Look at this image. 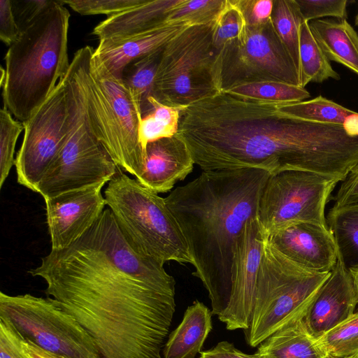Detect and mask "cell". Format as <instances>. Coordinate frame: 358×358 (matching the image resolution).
I'll list each match as a JSON object with an SVG mask.
<instances>
[{
    "mask_svg": "<svg viewBox=\"0 0 358 358\" xmlns=\"http://www.w3.org/2000/svg\"><path fill=\"white\" fill-rule=\"evenodd\" d=\"M53 0H22L11 1L12 9L20 31L29 26Z\"/></svg>",
    "mask_w": 358,
    "mask_h": 358,
    "instance_id": "cell-38",
    "label": "cell"
},
{
    "mask_svg": "<svg viewBox=\"0 0 358 358\" xmlns=\"http://www.w3.org/2000/svg\"><path fill=\"white\" fill-rule=\"evenodd\" d=\"M299 86L303 88L311 82L322 83L330 78L341 79L316 42L307 22L299 29Z\"/></svg>",
    "mask_w": 358,
    "mask_h": 358,
    "instance_id": "cell-26",
    "label": "cell"
},
{
    "mask_svg": "<svg viewBox=\"0 0 358 358\" xmlns=\"http://www.w3.org/2000/svg\"><path fill=\"white\" fill-rule=\"evenodd\" d=\"M327 58L358 75V34L347 20L320 19L308 22Z\"/></svg>",
    "mask_w": 358,
    "mask_h": 358,
    "instance_id": "cell-23",
    "label": "cell"
},
{
    "mask_svg": "<svg viewBox=\"0 0 358 358\" xmlns=\"http://www.w3.org/2000/svg\"><path fill=\"white\" fill-rule=\"evenodd\" d=\"M357 305L353 276L338 259L308 306L304 322L310 334L319 339L353 315Z\"/></svg>",
    "mask_w": 358,
    "mask_h": 358,
    "instance_id": "cell-16",
    "label": "cell"
},
{
    "mask_svg": "<svg viewBox=\"0 0 358 358\" xmlns=\"http://www.w3.org/2000/svg\"><path fill=\"white\" fill-rule=\"evenodd\" d=\"M0 358H28L22 348V337L2 318H0Z\"/></svg>",
    "mask_w": 358,
    "mask_h": 358,
    "instance_id": "cell-39",
    "label": "cell"
},
{
    "mask_svg": "<svg viewBox=\"0 0 358 358\" xmlns=\"http://www.w3.org/2000/svg\"><path fill=\"white\" fill-rule=\"evenodd\" d=\"M22 348L28 358H69L48 352L22 338Z\"/></svg>",
    "mask_w": 358,
    "mask_h": 358,
    "instance_id": "cell-43",
    "label": "cell"
},
{
    "mask_svg": "<svg viewBox=\"0 0 358 358\" xmlns=\"http://www.w3.org/2000/svg\"><path fill=\"white\" fill-rule=\"evenodd\" d=\"M227 3V0H181L171 9L166 23L195 26L214 22Z\"/></svg>",
    "mask_w": 358,
    "mask_h": 358,
    "instance_id": "cell-32",
    "label": "cell"
},
{
    "mask_svg": "<svg viewBox=\"0 0 358 358\" xmlns=\"http://www.w3.org/2000/svg\"><path fill=\"white\" fill-rule=\"evenodd\" d=\"M106 204L139 254L164 264H190L187 244L165 199L118 169L104 190Z\"/></svg>",
    "mask_w": 358,
    "mask_h": 358,
    "instance_id": "cell-6",
    "label": "cell"
},
{
    "mask_svg": "<svg viewBox=\"0 0 358 358\" xmlns=\"http://www.w3.org/2000/svg\"><path fill=\"white\" fill-rule=\"evenodd\" d=\"M271 22L299 72V29L305 22L295 0H274Z\"/></svg>",
    "mask_w": 358,
    "mask_h": 358,
    "instance_id": "cell-28",
    "label": "cell"
},
{
    "mask_svg": "<svg viewBox=\"0 0 358 358\" xmlns=\"http://www.w3.org/2000/svg\"><path fill=\"white\" fill-rule=\"evenodd\" d=\"M355 24L358 27V11H357V15L355 16Z\"/></svg>",
    "mask_w": 358,
    "mask_h": 358,
    "instance_id": "cell-45",
    "label": "cell"
},
{
    "mask_svg": "<svg viewBox=\"0 0 358 358\" xmlns=\"http://www.w3.org/2000/svg\"><path fill=\"white\" fill-rule=\"evenodd\" d=\"M0 318L22 338L48 352L69 358H102L88 332L51 297L1 292Z\"/></svg>",
    "mask_w": 358,
    "mask_h": 358,
    "instance_id": "cell-10",
    "label": "cell"
},
{
    "mask_svg": "<svg viewBox=\"0 0 358 358\" xmlns=\"http://www.w3.org/2000/svg\"><path fill=\"white\" fill-rule=\"evenodd\" d=\"M194 164L187 143L178 133L146 145L143 169L136 179L155 193H166L185 180Z\"/></svg>",
    "mask_w": 358,
    "mask_h": 358,
    "instance_id": "cell-18",
    "label": "cell"
},
{
    "mask_svg": "<svg viewBox=\"0 0 358 358\" xmlns=\"http://www.w3.org/2000/svg\"><path fill=\"white\" fill-rule=\"evenodd\" d=\"M278 105L221 92L183 108L178 133L202 171H301L344 180L358 163V131L300 120Z\"/></svg>",
    "mask_w": 358,
    "mask_h": 358,
    "instance_id": "cell-2",
    "label": "cell"
},
{
    "mask_svg": "<svg viewBox=\"0 0 358 358\" xmlns=\"http://www.w3.org/2000/svg\"><path fill=\"white\" fill-rule=\"evenodd\" d=\"M329 357H358V312L318 339Z\"/></svg>",
    "mask_w": 358,
    "mask_h": 358,
    "instance_id": "cell-31",
    "label": "cell"
},
{
    "mask_svg": "<svg viewBox=\"0 0 358 358\" xmlns=\"http://www.w3.org/2000/svg\"><path fill=\"white\" fill-rule=\"evenodd\" d=\"M266 237L278 250L307 270L329 273L337 263L336 244L327 227L299 223Z\"/></svg>",
    "mask_w": 358,
    "mask_h": 358,
    "instance_id": "cell-17",
    "label": "cell"
},
{
    "mask_svg": "<svg viewBox=\"0 0 358 358\" xmlns=\"http://www.w3.org/2000/svg\"><path fill=\"white\" fill-rule=\"evenodd\" d=\"M149 102L152 108L142 116L139 129L140 140L145 151L148 143L178 134L183 109L164 105L154 97H150Z\"/></svg>",
    "mask_w": 358,
    "mask_h": 358,
    "instance_id": "cell-29",
    "label": "cell"
},
{
    "mask_svg": "<svg viewBox=\"0 0 358 358\" xmlns=\"http://www.w3.org/2000/svg\"><path fill=\"white\" fill-rule=\"evenodd\" d=\"M64 81L69 132L62 150L36 187V192L44 200L108 183L119 169L91 129L76 67H69Z\"/></svg>",
    "mask_w": 358,
    "mask_h": 358,
    "instance_id": "cell-8",
    "label": "cell"
},
{
    "mask_svg": "<svg viewBox=\"0 0 358 358\" xmlns=\"http://www.w3.org/2000/svg\"><path fill=\"white\" fill-rule=\"evenodd\" d=\"M334 200V207L358 206V163L342 181Z\"/></svg>",
    "mask_w": 358,
    "mask_h": 358,
    "instance_id": "cell-40",
    "label": "cell"
},
{
    "mask_svg": "<svg viewBox=\"0 0 358 358\" xmlns=\"http://www.w3.org/2000/svg\"><path fill=\"white\" fill-rule=\"evenodd\" d=\"M62 0L52 1L20 32L1 66L3 106L25 122L44 103L66 74L70 13Z\"/></svg>",
    "mask_w": 358,
    "mask_h": 358,
    "instance_id": "cell-4",
    "label": "cell"
},
{
    "mask_svg": "<svg viewBox=\"0 0 358 358\" xmlns=\"http://www.w3.org/2000/svg\"><path fill=\"white\" fill-rule=\"evenodd\" d=\"M358 292V271L352 273ZM358 312V311H357Z\"/></svg>",
    "mask_w": 358,
    "mask_h": 358,
    "instance_id": "cell-44",
    "label": "cell"
},
{
    "mask_svg": "<svg viewBox=\"0 0 358 358\" xmlns=\"http://www.w3.org/2000/svg\"><path fill=\"white\" fill-rule=\"evenodd\" d=\"M228 92L236 96L261 101L289 103L310 97L303 87L280 82H259L236 86Z\"/></svg>",
    "mask_w": 358,
    "mask_h": 358,
    "instance_id": "cell-30",
    "label": "cell"
},
{
    "mask_svg": "<svg viewBox=\"0 0 358 358\" xmlns=\"http://www.w3.org/2000/svg\"><path fill=\"white\" fill-rule=\"evenodd\" d=\"M274 0H234L248 27L266 24L271 20Z\"/></svg>",
    "mask_w": 358,
    "mask_h": 358,
    "instance_id": "cell-37",
    "label": "cell"
},
{
    "mask_svg": "<svg viewBox=\"0 0 358 358\" xmlns=\"http://www.w3.org/2000/svg\"><path fill=\"white\" fill-rule=\"evenodd\" d=\"M338 259L352 273L358 271V206L332 207L326 218Z\"/></svg>",
    "mask_w": 358,
    "mask_h": 358,
    "instance_id": "cell-24",
    "label": "cell"
},
{
    "mask_svg": "<svg viewBox=\"0 0 358 358\" xmlns=\"http://www.w3.org/2000/svg\"><path fill=\"white\" fill-rule=\"evenodd\" d=\"M163 48L130 63L122 73V80L137 103L141 116L152 108L149 99L154 97L155 80Z\"/></svg>",
    "mask_w": 358,
    "mask_h": 358,
    "instance_id": "cell-25",
    "label": "cell"
},
{
    "mask_svg": "<svg viewBox=\"0 0 358 358\" xmlns=\"http://www.w3.org/2000/svg\"><path fill=\"white\" fill-rule=\"evenodd\" d=\"M20 31L13 15L11 1H0V39L11 45L19 37Z\"/></svg>",
    "mask_w": 358,
    "mask_h": 358,
    "instance_id": "cell-41",
    "label": "cell"
},
{
    "mask_svg": "<svg viewBox=\"0 0 358 358\" xmlns=\"http://www.w3.org/2000/svg\"><path fill=\"white\" fill-rule=\"evenodd\" d=\"M303 19L309 22L325 17L346 20L347 0H295Z\"/></svg>",
    "mask_w": 358,
    "mask_h": 358,
    "instance_id": "cell-36",
    "label": "cell"
},
{
    "mask_svg": "<svg viewBox=\"0 0 358 358\" xmlns=\"http://www.w3.org/2000/svg\"><path fill=\"white\" fill-rule=\"evenodd\" d=\"M212 315L199 301L188 306L180 324L169 334L162 358H195L213 329Z\"/></svg>",
    "mask_w": 358,
    "mask_h": 358,
    "instance_id": "cell-22",
    "label": "cell"
},
{
    "mask_svg": "<svg viewBox=\"0 0 358 358\" xmlns=\"http://www.w3.org/2000/svg\"><path fill=\"white\" fill-rule=\"evenodd\" d=\"M105 184H96L45 200L52 250L69 247L99 219L106 206L101 193Z\"/></svg>",
    "mask_w": 358,
    "mask_h": 358,
    "instance_id": "cell-15",
    "label": "cell"
},
{
    "mask_svg": "<svg viewBox=\"0 0 358 358\" xmlns=\"http://www.w3.org/2000/svg\"><path fill=\"white\" fill-rule=\"evenodd\" d=\"M213 25L187 27L164 46L155 80L159 102L185 108L222 92Z\"/></svg>",
    "mask_w": 358,
    "mask_h": 358,
    "instance_id": "cell-9",
    "label": "cell"
},
{
    "mask_svg": "<svg viewBox=\"0 0 358 358\" xmlns=\"http://www.w3.org/2000/svg\"><path fill=\"white\" fill-rule=\"evenodd\" d=\"M28 273L72 315L102 358H162L176 311V280L135 251L110 210L67 248L51 250Z\"/></svg>",
    "mask_w": 358,
    "mask_h": 358,
    "instance_id": "cell-1",
    "label": "cell"
},
{
    "mask_svg": "<svg viewBox=\"0 0 358 358\" xmlns=\"http://www.w3.org/2000/svg\"><path fill=\"white\" fill-rule=\"evenodd\" d=\"M22 130H24V123L13 118L3 106L0 110V188L15 165V145Z\"/></svg>",
    "mask_w": 358,
    "mask_h": 358,
    "instance_id": "cell-33",
    "label": "cell"
},
{
    "mask_svg": "<svg viewBox=\"0 0 358 358\" xmlns=\"http://www.w3.org/2000/svg\"><path fill=\"white\" fill-rule=\"evenodd\" d=\"M219 76L222 92L259 82L299 86L297 69L275 32L271 19L262 26H247L242 38L220 50Z\"/></svg>",
    "mask_w": 358,
    "mask_h": 358,
    "instance_id": "cell-12",
    "label": "cell"
},
{
    "mask_svg": "<svg viewBox=\"0 0 358 358\" xmlns=\"http://www.w3.org/2000/svg\"><path fill=\"white\" fill-rule=\"evenodd\" d=\"M301 315L272 334L259 345L257 358H327V352L309 332Z\"/></svg>",
    "mask_w": 358,
    "mask_h": 358,
    "instance_id": "cell-21",
    "label": "cell"
},
{
    "mask_svg": "<svg viewBox=\"0 0 358 358\" xmlns=\"http://www.w3.org/2000/svg\"><path fill=\"white\" fill-rule=\"evenodd\" d=\"M269 176L259 169L202 171L164 198L187 244L192 275L208 293L213 315L229 305L235 247L246 223L257 217Z\"/></svg>",
    "mask_w": 358,
    "mask_h": 358,
    "instance_id": "cell-3",
    "label": "cell"
},
{
    "mask_svg": "<svg viewBox=\"0 0 358 358\" xmlns=\"http://www.w3.org/2000/svg\"><path fill=\"white\" fill-rule=\"evenodd\" d=\"M199 358H257L255 354H246L229 341L219 342L213 348L201 351Z\"/></svg>",
    "mask_w": 358,
    "mask_h": 358,
    "instance_id": "cell-42",
    "label": "cell"
},
{
    "mask_svg": "<svg viewBox=\"0 0 358 358\" xmlns=\"http://www.w3.org/2000/svg\"><path fill=\"white\" fill-rule=\"evenodd\" d=\"M187 25L164 23L152 29L119 40L99 41L94 55L115 77L122 79L127 65L162 48Z\"/></svg>",
    "mask_w": 358,
    "mask_h": 358,
    "instance_id": "cell-19",
    "label": "cell"
},
{
    "mask_svg": "<svg viewBox=\"0 0 358 358\" xmlns=\"http://www.w3.org/2000/svg\"><path fill=\"white\" fill-rule=\"evenodd\" d=\"M278 108L300 120L329 124H344L356 113L320 95L308 101L278 103Z\"/></svg>",
    "mask_w": 358,
    "mask_h": 358,
    "instance_id": "cell-27",
    "label": "cell"
},
{
    "mask_svg": "<svg viewBox=\"0 0 358 358\" xmlns=\"http://www.w3.org/2000/svg\"><path fill=\"white\" fill-rule=\"evenodd\" d=\"M327 358H334V357H327ZM354 358H357V357H354Z\"/></svg>",
    "mask_w": 358,
    "mask_h": 358,
    "instance_id": "cell-46",
    "label": "cell"
},
{
    "mask_svg": "<svg viewBox=\"0 0 358 358\" xmlns=\"http://www.w3.org/2000/svg\"><path fill=\"white\" fill-rule=\"evenodd\" d=\"M358 358V357H357Z\"/></svg>",
    "mask_w": 358,
    "mask_h": 358,
    "instance_id": "cell-47",
    "label": "cell"
},
{
    "mask_svg": "<svg viewBox=\"0 0 358 358\" xmlns=\"http://www.w3.org/2000/svg\"><path fill=\"white\" fill-rule=\"evenodd\" d=\"M329 273L307 270L285 256L265 239L247 343L257 347L272 334L305 315Z\"/></svg>",
    "mask_w": 358,
    "mask_h": 358,
    "instance_id": "cell-7",
    "label": "cell"
},
{
    "mask_svg": "<svg viewBox=\"0 0 358 358\" xmlns=\"http://www.w3.org/2000/svg\"><path fill=\"white\" fill-rule=\"evenodd\" d=\"M266 236L257 217L250 220L235 247L230 301L218 319L228 330H247L250 326L259 264Z\"/></svg>",
    "mask_w": 358,
    "mask_h": 358,
    "instance_id": "cell-14",
    "label": "cell"
},
{
    "mask_svg": "<svg viewBox=\"0 0 358 358\" xmlns=\"http://www.w3.org/2000/svg\"><path fill=\"white\" fill-rule=\"evenodd\" d=\"M24 124L23 140L15 159L17 180L36 192L38 184L62 150L69 132L64 78Z\"/></svg>",
    "mask_w": 358,
    "mask_h": 358,
    "instance_id": "cell-13",
    "label": "cell"
},
{
    "mask_svg": "<svg viewBox=\"0 0 358 358\" xmlns=\"http://www.w3.org/2000/svg\"><path fill=\"white\" fill-rule=\"evenodd\" d=\"M85 46L74 55L91 129L117 167L138 178L145 160L140 140L141 113L121 78L113 76Z\"/></svg>",
    "mask_w": 358,
    "mask_h": 358,
    "instance_id": "cell-5",
    "label": "cell"
},
{
    "mask_svg": "<svg viewBox=\"0 0 358 358\" xmlns=\"http://www.w3.org/2000/svg\"><path fill=\"white\" fill-rule=\"evenodd\" d=\"M246 29L247 24L241 11L234 0H227L225 7L214 22V47L220 51L225 45L242 38Z\"/></svg>",
    "mask_w": 358,
    "mask_h": 358,
    "instance_id": "cell-34",
    "label": "cell"
},
{
    "mask_svg": "<svg viewBox=\"0 0 358 358\" xmlns=\"http://www.w3.org/2000/svg\"><path fill=\"white\" fill-rule=\"evenodd\" d=\"M146 0H62L81 15L106 14L108 17L142 4Z\"/></svg>",
    "mask_w": 358,
    "mask_h": 358,
    "instance_id": "cell-35",
    "label": "cell"
},
{
    "mask_svg": "<svg viewBox=\"0 0 358 358\" xmlns=\"http://www.w3.org/2000/svg\"><path fill=\"white\" fill-rule=\"evenodd\" d=\"M181 0H146L144 3L99 23L92 34L99 41L119 40L152 29L166 23L173 8Z\"/></svg>",
    "mask_w": 358,
    "mask_h": 358,
    "instance_id": "cell-20",
    "label": "cell"
},
{
    "mask_svg": "<svg viewBox=\"0 0 358 358\" xmlns=\"http://www.w3.org/2000/svg\"><path fill=\"white\" fill-rule=\"evenodd\" d=\"M338 180L320 174L284 171L270 174L262 190L257 219L266 236L299 223L327 227L324 209Z\"/></svg>",
    "mask_w": 358,
    "mask_h": 358,
    "instance_id": "cell-11",
    "label": "cell"
}]
</instances>
